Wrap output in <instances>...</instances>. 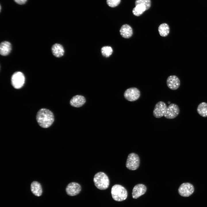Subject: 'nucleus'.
<instances>
[{"instance_id": "obj_6", "label": "nucleus", "mask_w": 207, "mask_h": 207, "mask_svg": "<svg viewBox=\"0 0 207 207\" xmlns=\"http://www.w3.org/2000/svg\"><path fill=\"white\" fill-rule=\"evenodd\" d=\"M25 78L23 74L20 72H17L12 75L11 78L12 84L15 89H19L24 85Z\"/></svg>"}, {"instance_id": "obj_18", "label": "nucleus", "mask_w": 207, "mask_h": 207, "mask_svg": "<svg viewBox=\"0 0 207 207\" xmlns=\"http://www.w3.org/2000/svg\"><path fill=\"white\" fill-rule=\"evenodd\" d=\"M158 31L161 36L166 37L168 36L169 33L170 28L167 24L163 23L159 25L158 28Z\"/></svg>"}, {"instance_id": "obj_13", "label": "nucleus", "mask_w": 207, "mask_h": 207, "mask_svg": "<svg viewBox=\"0 0 207 207\" xmlns=\"http://www.w3.org/2000/svg\"><path fill=\"white\" fill-rule=\"evenodd\" d=\"M120 32L122 37L125 39H129L131 37L133 33L132 28L129 25L125 24L121 27Z\"/></svg>"}, {"instance_id": "obj_22", "label": "nucleus", "mask_w": 207, "mask_h": 207, "mask_svg": "<svg viewBox=\"0 0 207 207\" xmlns=\"http://www.w3.org/2000/svg\"><path fill=\"white\" fill-rule=\"evenodd\" d=\"M135 5H142L145 7L146 10L148 9L151 6L150 0H136L135 2Z\"/></svg>"}, {"instance_id": "obj_3", "label": "nucleus", "mask_w": 207, "mask_h": 207, "mask_svg": "<svg viewBox=\"0 0 207 207\" xmlns=\"http://www.w3.org/2000/svg\"><path fill=\"white\" fill-rule=\"evenodd\" d=\"M111 193L113 199L118 202L125 200L127 196L126 189L122 186L118 184L112 186Z\"/></svg>"}, {"instance_id": "obj_2", "label": "nucleus", "mask_w": 207, "mask_h": 207, "mask_svg": "<svg viewBox=\"0 0 207 207\" xmlns=\"http://www.w3.org/2000/svg\"><path fill=\"white\" fill-rule=\"evenodd\" d=\"M93 181L95 186L100 190L107 189L109 185L110 181L108 177L102 172H99L95 174Z\"/></svg>"}, {"instance_id": "obj_1", "label": "nucleus", "mask_w": 207, "mask_h": 207, "mask_svg": "<svg viewBox=\"0 0 207 207\" xmlns=\"http://www.w3.org/2000/svg\"><path fill=\"white\" fill-rule=\"evenodd\" d=\"M37 121L41 127L47 128L53 123L54 116L50 110L45 108H42L37 112L36 116Z\"/></svg>"}, {"instance_id": "obj_14", "label": "nucleus", "mask_w": 207, "mask_h": 207, "mask_svg": "<svg viewBox=\"0 0 207 207\" xmlns=\"http://www.w3.org/2000/svg\"><path fill=\"white\" fill-rule=\"evenodd\" d=\"M85 97L81 95H76L73 97L70 100L71 105L75 107L82 106L85 102Z\"/></svg>"}, {"instance_id": "obj_15", "label": "nucleus", "mask_w": 207, "mask_h": 207, "mask_svg": "<svg viewBox=\"0 0 207 207\" xmlns=\"http://www.w3.org/2000/svg\"><path fill=\"white\" fill-rule=\"evenodd\" d=\"M12 49L11 43L7 41L2 42L0 45V53L1 55L6 56L10 52Z\"/></svg>"}, {"instance_id": "obj_17", "label": "nucleus", "mask_w": 207, "mask_h": 207, "mask_svg": "<svg viewBox=\"0 0 207 207\" xmlns=\"http://www.w3.org/2000/svg\"><path fill=\"white\" fill-rule=\"evenodd\" d=\"M31 190L32 193L35 195L39 196L42 192L41 186L39 182L33 181L31 185Z\"/></svg>"}, {"instance_id": "obj_12", "label": "nucleus", "mask_w": 207, "mask_h": 207, "mask_svg": "<svg viewBox=\"0 0 207 207\" xmlns=\"http://www.w3.org/2000/svg\"><path fill=\"white\" fill-rule=\"evenodd\" d=\"M146 186L143 184H138L134 187L132 192V197L137 199L144 194L146 191Z\"/></svg>"}, {"instance_id": "obj_5", "label": "nucleus", "mask_w": 207, "mask_h": 207, "mask_svg": "<svg viewBox=\"0 0 207 207\" xmlns=\"http://www.w3.org/2000/svg\"><path fill=\"white\" fill-rule=\"evenodd\" d=\"M141 95L139 90L135 87H131L126 89L124 92V98L128 101H134L138 100Z\"/></svg>"}, {"instance_id": "obj_10", "label": "nucleus", "mask_w": 207, "mask_h": 207, "mask_svg": "<svg viewBox=\"0 0 207 207\" xmlns=\"http://www.w3.org/2000/svg\"><path fill=\"white\" fill-rule=\"evenodd\" d=\"M66 190L68 195L73 196L78 194L80 192L81 190V187L78 183L72 182L67 185Z\"/></svg>"}, {"instance_id": "obj_11", "label": "nucleus", "mask_w": 207, "mask_h": 207, "mask_svg": "<svg viewBox=\"0 0 207 207\" xmlns=\"http://www.w3.org/2000/svg\"><path fill=\"white\" fill-rule=\"evenodd\" d=\"M167 87L170 89L176 90L179 87L180 80L179 78L175 75L169 76L166 81Z\"/></svg>"}, {"instance_id": "obj_23", "label": "nucleus", "mask_w": 207, "mask_h": 207, "mask_svg": "<svg viewBox=\"0 0 207 207\" xmlns=\"http://www.w3.org/2000/svg\"><path fill=\"white\" fill-rule=\"evenodd\" d=\"M121 0H107V3L108 5L111 7H115L120 3Z\"/></svg>"}, {"instance_id": "obj_7", "label": "nucleus", "mask_w": 207, "mask_h": 207, "mask_svg": "<svg viewBox=\"0 0 207 207\" xmlns=\"http://www.w3.org/2000/svg\"><path fill=\"white\" fill-rule=\"evenodd\" d=\"M194 188L193 185L189 183H184L179 186L178 192L181 196L187 197L191 195L193 193Z\"/></svg>"}, {"instance_id": "obj_9", "label": "nucleus", "mask_w": 207, "mask_h": 207, "mask_svg": "<svg viewBox=\"0 0 207 207\" xmlns=\"http://www.w3.org/2000/svg\"><path fill=\"white\" fill-rule=\"evenodd\" d=\"M167 108L166 105L164 102H158L156 104L153 110L154 116L157 118H160L164 116Z\"/></svg>"}, {"instance_id": "obj_8", "label": "nucleus", "mask_w": 207, "mask_h": 207, "mask_svg": "<svg viewBox=\"0 0 207 207\" xmlns=\"http://www.w3.org/2000/svg\"><path fill=\"white\" fill-rule=\"evenodd\" d=\"M179 112L178 106L175 103H171L167 107L164 116L168 119H174L178 116Z\"/></svg>"}, {"instance_id": "obj_24", "label": "nucleus", "mask_w": 207, "mask_h": 207, "mask_svg": "<svg viewBox=\"0 0 207 207\" xmlns=\"http://www.w3.org/2000/svg\"><path fill=\"white\" fill-rule=\"evenodd\" d=\"M14 1L18 4L19 5H23L25 4L27 0H14Z\"/></svg>"}, {"instance_id": "obj_4", "label": "nucleus", "mask_w": 207, "mask_h": 207, "mask_svg": "<svg viewBox=\"0 0 207 207\" xmlns=\"http://www.w3.org/2000/svg\"><path fill=\"white\" fill-rule=\"evenodd\" d=\"M139 158L137 154L131 153L129 155L126 163L127 168L131 170H135L139 167Z\"/></svg>"}, {"instance_id": "obj_16", "label": "nucleus", "mask_w": 207, "mask_h": 207, "mask_svg": "<svg viewBox=\"0 0 207 207\" xmlns=\"http://www.w3.org/2000/svg\"><path fill=\"white\" fill-rule=\"evenodd\" d=\"M51 51L53 55L58 57L62 56L64 52V50L62 46L58 43L55 44L52 46Z\"/></svg>"}, {"instance_id": "obj_20", "label": "nucleus", "mask_w": 207, "mask_h": 207, "mask_svg": "<svg viewBox=\"0 0 207 207\" xmlns=\"http://www.w3.org/2000/svg\"><path fill=\"white\" fill-rule=\"evenodd\" d=\"M146 10V8L144 6L141 5H135V7L133 9L132 12L134 15L139 16Z\"/></svg>"}, {"instance_id": "obj_19", "label": "nucleus", "mask_w": 207, "mask_h": 207, "mask_svg": "<svg viewBox=\"0 0 207 207\" xmlns=\"http://www.w3.org/2000/svg\"><path fill=\"white\" fill-rule=\"evenodd\" d=\"M198 113L203 117H207V103L202 102L199 104L197 109Z\"/></svg>"}, {"instance_id": "obj_21", "label": "nucleus", "mask_w": 207, "mask_h": 207, "mask_svg": "<svg viewBox=\"0 0 207 207\" xmlns=\"http://www.w3.org/2000/svg\"><path fill=\"white\" fill-rule=\"evenodd\" d=\"M101 52L103 56L106 57H108L112 54L113 49L110 46H105L101 48Z\"/></svg>"}]
</instances>
